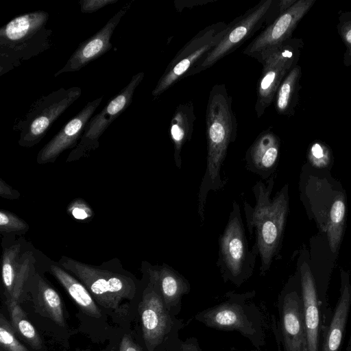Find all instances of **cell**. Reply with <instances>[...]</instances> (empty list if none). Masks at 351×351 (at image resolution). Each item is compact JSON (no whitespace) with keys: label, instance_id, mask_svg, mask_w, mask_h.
Segmentation results:
<instances>
[{"label":"cell","instance_id":"obj_17","mask_svg":"<svg viewBox=\"0 0 351 351\" xmlns=\"http://www.w3.org/2000/svg\"><path fill=\"white\" fill-rule=\"evenodd\" d=\"M132 2L125 4L94 35L82 42L72 53L65 65L54 76L67 72L78 71L112 48L110 39L122 17L130 9Z\"/></svg>","mask_w":351,"mask_h":351},{"label":"cell","instance_id":"obj_6","mask_svg":"<svg viewBox=\"0 0 351 351\" xmlns=\"http://www.w3.org/2000/svg\"><path fill=\"white\" fill-rule=\"evenodd\" d=\"M254 295V291L245 293L228 292L227 300L199 312L195 319L216 330L239 332L254 345L261 346L264 334L261 313L256 306L247 303Z\"/></svg>","mask_w":351,"mask_h":351},{"label":"cell","instance_id":"obj_37","mask_svg":"<svg viewBox=\"0 0 351 351\" xmlns=\"http://www.w3.org/2000/svg\"><path fill=\"white\" fill-rule=\"evenodd\" d=\"M298 0H281L278 1V16L289 10Z\"/></svg>","mask_w":351,"mask_h":351},{"label":"cell","instance_id":"obj_7","mask_svg":"<svg viewBox=\"0 0 351 351\" xmlns=\"http://www.w3.org/2000/svg\"><path fill=\"white\" fill-rule=\"evenodd\" d=\"M305 193L314 219L326 233L333 253L338 251L343 234L346 213V194L336 189L326 179L311 178Z\"/></svg>","mask_w":351,"mask_h":351},{"label":"cell","instance_id":"obj_24","mask_svg":"<svg viewBox=\"0 0 351 351\" xmlns=\"http://www.w3.org/2000/svg\"><path fill=\"white\" fill-rule=\"evenodd\" d=\"M49 271L62 285L85 314L95 318L101 317V312L94 298L77 278L62 268L58 262H49Z\"/></svg>","mask_w":351,"mask_h":351},{"label":"cell","instance_id":"obj_15","mask_svg":"<svg viewBox=\"0 0 351 351\" xmlns=\"http://www.w3.org/2000/svg\"><path fill=\"white\" fill-rule=\"evenodd\" d=\"M282 341L285 351H307V332L301 291L292 280L283 289L279 298Z\"/></svg>","mask_w":351,"mask_h":351},{"label":"cell","instance_id":"obj_34","mask_svg":"<svg viewBox=\"0 0 351 351\" xmlns=\"http://www.w3.org/2000/svg\"><path fill=\"white\" fill-rule=\"evenodd\" d=\"M0 196L3 198L14 200L20 197V193L6 183L3 179H0Z\"/></svg>","mask_w":351,"mask_h":351},{"label":"cell","instance_id":"obj_11","mask_svg":"<svg viewBox=\"0 0 351 351\" xmlns=\"http://www.w3.org/2000/svg\"><path fill=\"white\" fill-rule=\"evenodd\" d=\"M303 45L301 38H291L262 54L257 59L263 66L258 81L254 106L258 118L263 115L274 101L280 84L289 72L297 65Z\"/></svg>","mask_w":351,"mask_h":351},{"label":"cell","instance_id":"obj_12","mask_svg":"<svg viewBox=\"0 0 351 351\" xmlns=\"http://www.w3.org/2000/svg\"><path fill=\"white\" fill-rule=\"evenodd\" d=\"M141 269L147 283L143 291L138 313L146 348L148 351H154L171 335L177 320L166 306L154 277L143 265Z\"/></svg>","mask_w":351,"mask_h":351},{"label":"cell","instance_id":"obj_9","mask_svg":"<svg viewBox=\"0 0 351 351\" xmlns=\"http://www.w3.org/2000/svg\"><path fill=\"white\" fill-rule=\"evenodd\" d=\"M81 95L80 87L60 88L36 100L15 125L20 132L19 145L32 147L40 143L53 123Z\"/></svg>","mask_w":351,"mask_h":351},{"label":"cell","instance_id":"obj_36","mask_svg":"<svg viewBox=\"0 0 351 351\" xmlns=\"http://www.w3.org/2000/svg\"><path fill=\"white\" fill-rule=\"evenodd\" d=\"M119 351H141V350L130 337L124 335L120 343Z\"/></svg>","mask_w":351,"mask_h":351},{"label":"cell","instance_id":"obj_3","mask_svg":"<svg viewBox=\"0 0 351 351\" xmlns=\"http://www.w3.org/2000/svg\"><path fill=\"white\" fill-rule=\"evenodd\" d=\"M47 12L17 16L0 29V76L49 49L53 32Z\"/></svg>","mask_w":351,"mask_h":351},{"label":"cell","instance_id":"obj_4","mask_svg":"<svg viewBox=\"0 0 351 351\" xmlns=\"http://www.w3.org/2000/svg\"><path fill=\"white\" fill-rule=\"evenodd\" d=\"M58 263L77 278L105 308L115 309L123 300L132 299L136 292L135 278L117 259L93 265L62 256Z\"/></svg>","mask_w":351,"mask_h":351},{"label":"cell","instance_id":"obj_2","mask_svg":"<svg viewBox=\"0 0 351 351\" xmlns=\"http://www.w3.org/2000/svg\"><path fill=\"white\" fill-rule=\"evenodd\" d=\"M274 176L267 182L258 181L252 191L255 204L252 206L243 201L246 228L254 234L255 245L261 261L260 274L265 276L280 250L289 211L288 184H285L274 198H271Z\"/></svg>","mask_w":351,"mask_h":351},{"label":"cell","instance_id":"obj_33","mask_svg":"<svg viewBox=\"0 0 351 351\" xmlns=\"http://www.w3.org/2000/svg\"><path fill=\"white\" fill-rule=\"evenodd\" d=\"M117 1L118 0H80L79 3L82 13H93Z\"/></svg>","mask_w":351,"mask_h":351},{"label":"cell","instance_id":"obj_26","mask_svg":"<svg viewBox=\"0 0 351 351\" xmlns=\"http://www.w3.org/2000/svg\"><path fill=\"white\" fill-rule=\"evenodd\" d=\"M6 304L10 316L11 324L15 332L34 349H40L42 340L39 333L29 322L19 302L6 300Z\"/></svg>","mask_w":351,"mask_h":351},{"label":"cell","instance_id":"obj_23","mask_svg":"<svg viewBox=\"0 0 351 351\" xmlns=\"http://www.w3.org/2000/svg\"><path fill=\"white\" fill-rule=\"evenodd\" d=\"M196 119L192 101L179 104L170 123V136L173 147V160L178 169L182 167V151L191 141Z\"/></svg>","mask_w":351,"mask_h":351},{"label":"cell","instance_id":"obj_8","mask_svg":"<svg viewBox=\"0 0 351 351\" xmlns=\"http://www.w3.org/2000/svg\"><path fill=\"white\" fill-rule=\"evenodd\" d=\"M230 23L217 22L200 30L176 53L152 92L156 98L183 78L200 64L219 43Z\"/></svg>","mask_w":351,"mask_h":351},{"label":"cell","instance_id":"obj_21","mask_svg":"<svg viewBox=\"0 0 351 351\" xmlns=\"http://www.w3.org/2000/svg\"><path fill=\"white\" fill-rule=\"evenodd\" d=\"M351 304L349 274L341 269L340 295L325 335L321 351H339Z\"/></svg>","mask_w":351,"mask_h":351},{"label":"cell","instance_id":"obj_18","mask_svg":"<svg viewBox=\"0 0 351 351\" xmlns=\"http://www.w3.org/2000/svg\"><path fill=\"white\" fill-rule=\"evenodd\" d=\"M280 147V138L273 131H262L246 151V169L263 180H268L276 169Z\"/></svg>","mask_w":351,"mask_h":351},{"label":"cell","instance_id":"obj_10","mask_svg":"<svg viewBox=\"0 0 351 351\" xmlns=\"http://www.w3.org/2000/svg\"><path fill=\"white\" fill-rule=\"evenodd\" d=\"M276 1L262 0L246 12L230 22V27L219 43L204 60L193 69L191 76L213 66L223 57L234 51L261 27H265L278 16Z\"/></svg>","mask_w":351,"mask_h":351},{"label":"cell","instance_id":"obj_19","mask_svg":"<svg viewBox=\"0 0 351 351\" xmlns=\"http://www.w3.org/2000/svg\"><path fill=\"white\" fill-rule=\"evenodd\" d=\"M301 293L307 332V351H320V302L312 271L306 262L300 266Z\"/></svg>","mask_w":351,"mask_h":351},{"label":"cell","instance_id":"obj_29","mask_svg":"<svg viewBox=\"0 0 351 351\" xmlns=\"http://www.w3.org/2000/svg\"><path fill=\"white\" fill-rule=\"evenodd\" d=\"M28 223L6 210H0V232L1 234L21 233L25 234L29 230Z\"/></svg>","mask_w":351,"mask_h":351},{"label":"cell","instance_id":"obj_27","mask_svg":"<svg viewBox=\"0 0 351 351\" xmlns=\"http://www.w3.org/2000/svg\"><path fill=\"white\" fill-rule=\"evenodd\" d=\"M24 250L19 241L3 247L1 258V278L6 299L13 291L21 256Z\"/></svg>","mask_w":351,"mask_h":351},{"label":"cell","instance_id":"obj_20","mask_svg":"<svg viewBox=\"0 0 351 351\" xmlns=\"http://www.w3.org/2000/svg\"><path fill=\"white\" fill-rule=\"evenodd\" d=\"M142 265L154 277L167 308L173 313L178 311L182 296L190 291L188 280L166 263L153 265L143 261Z\"/></svg>","mask_w":351,"mask_h":351},{"label":"cell","instance_id":"obj_1","mask_svg":"<svg viewBox=\"0 0 351 351\" xmlns=\"http://www.w3.org/2000/svg\"><path fill=\"white\" fill-rule=\"evenodd\" d=\"M237 136V121L232 108V98L224 84H215L208 95L206 110V169L197 195V214L205 220V206L210 191L224 187L221 169L230 143Z\"/></svg>","mask_w":351,"mask_h":351},{"label":"cell","instance_id":"obj_31","mask_svg":"<svg viewBox=\"0 0 351 351\" xmlns=\"http://www.w3.org/2000/svg\"><path fill=\"white\" fill-rule=\"evenodd\" d=\"M66 211L72 217L80 221H88L94 216L90 205L82 198H76L71 202Z\"/></svg>","mask_w":351,"mask_h":351},{"label":"cell","instance_id":"obj_5","mask_svg":"<svg viewBox=\"0 0 351 351\" xmlns=\"http://www.w3.org/2000/svg\"><path fill=\"white\" fill-rule=\"evenodd\" d=\"M217 266L224 282L239 287L253 274L257 247H249L239 204L234 201L227 223L219 237Z\"/></svg>","mask_w":351,"mask_h":351},{"label":"cell","instance_id":"obj_38","mask_svg":"<svg viewBox=\"0 0 351 351\" xmlns=\"http://www.w3.org/2000/svg\"><path fill=\"white\" fill-rule=\"evenodd\" d=\"M349 351H351V345H350V350Z\"/></svg>","mask_w":351,"mask_h":351},{"label":"cell","instance_id":"obj_30","mask_svg":"<svg viewBox=\"0 0 351 351\" xmlns=\"http://www.w3.org/2000/svg\"><path fill=\"white\" fill-rule=\"evenodd\" d=\"M338 19L337 31L346 47L343 64L349 66H351V12H341Z\"/></svg>","mask_w":351,"mask_h":351},{"label":"cell","instance_id":"obj_22","mask_svg":"<svg viewBox=\"0 0 351 351\" xmlns=\"http://www.w3.org/2000/svg\"><path fill=\"white\" fill-rule=\"evenodd\" d=\"M29 292L38 313L51 319L60 326H65L61 298L38 271L32 279Z\"/></svg>","mask_w":351,"mask_h":351},{"label":"cell","instance_id":"obj_16","mask_svg":"<svg viewBox=\"0 0 351 351\" xmlns=\"http://www.w3.org/2000/svg\"><path fill=\"white\" fill-rule=\"evenodd\" d=\"M103 99V97L88 101L60 130L38 152L36 162L39 165L54 162L65 150L75 147L84 129Z\"/></svg>","mask_w":351,"mask_h":351},{"label":"cell","instance_id":"obj_28","mask_svg":"<svg viewBox=\"0 0 351 351\" xmlns=\"http://www.w3.org/2000/svg\"><path fill=\"white\" fill-rule=\"evenodd\" d=\"M0 344L5 351H28L17 339L12 324L2 314L0 317Z\"/></svg>","mask_w":351,"mask_h":351},{"label":"cell","instance_id":"obj_13","mask_svg":"<svg viewBox=\"0 0 351 351\" xmlns=\"http://www.w3.org/2000/svg\"><path fill=\"white\" fill-rule=\"evenodd\" d=\"M144 76L145 73L142 71L133 75L130 82L108 101L98 114L90 118L79 143L70 152L66 162H73L86 157L99 147V138L131 104L134 91Z\"/></svg>","mask_w":351,"mask_h":351},{"label":"cell","instance_id":"obj_14","mask_svg":"<svg viewBox=\"0 0 351 351\" xmlns=\"http://www.w3.org/2000/svg\"><path fill=\"white\" fill-rule=\"evenodd\" d=\"M315 2V0H298L289 10L267 25L247 45L243 53L257 60L262 54L291 38L298 24Z\"/></svg>","mask_w":351,"mask_h":351},{"label":"cell","instance_id":"obj_25","mask_svg":"<svg viewBox=\"0 0 351 351\" xmlns=\"http://www.w3.org/2000/svg\"><path fill=\"white\" fill-rule=\"evenodd\" d=\"M302 68L295 66L280 84L274 97V106L280 115H293L298 101Z\"/></svg>","mask_w":351,"mask_h":351},{"label":"cell","instance_id":"obj_32","mask_svg":"<svg viewBox=\"0 0 351 351\" xmlns=\"http://www.w3.org/2000/svg\"><path fill=\"white\" fill-rule=\"evenodd\" d=\"M309 160L314 167H326L329 163V149L320 142L314 143L310 148Z\"/></svg>","mask_w":351,"mask_h":351},{"label":"cell","instance_id":"obj_35","mask_svg":"<svg viewBox=\"0 0 351 351\" xmlns=\"http://www.w3.org/2000/svg\"><path fill=\"white\" fill-rule=\"evenodd\" d=\"M178 351H202L197 339L189 337L184 341H180Z\"/></svg>","mask_w":351,"mask_h":351}]
</instances>
